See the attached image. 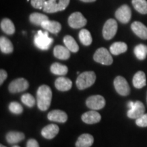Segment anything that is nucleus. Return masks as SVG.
<instances>
[{"label": "nucleus", "mask_w": 147, "mask_h": 147, "mask_svg": "<svg viewBox=\"0 0 147 147\" xmlns=\"http://www.w3.org/2000/svg\"><path fill=\"white\" fill-rule=\"evenodd\" d=\"M53 42V38L49 36L47 32L40 30L34 36V44L37 48L42 51H47L51 47Z\"/></svg>", "instance_id": "4"}, {"label": "nucleus", "mask_w": 147, "mask_h": 147, "mask_svg": "<svg viewBox=\"0 0 147 147\" xmlns=\"http://www.w3.org/2000/svg\"><path fill=\"white\" fill-rule=\"evenodd\" d=\"M132 4L134 8L140 14H147L146 0H132Z\"/></svg>", "instance_id": "30"}, {"label": "nucleus", "mask_w": 147, "mask_h": 147, "mask_svg": "<svg viewBox=\"0 0 147 147\" xmlns=\"http://www.w3.org/2000/svg\"><path fill=\"white\" fill-rule=\"evenodd\" d=\"M94 142L93 136L89 134H82L77 140L76 147H90Z\"/></svg>", "instance_id": "20"}, {"label": "nucleus", "mask_w": 147, "mask_h": 147, "mask_svg": "<svg viewBox=\"0 0 147 147\" xmlns=\"http://www.w3.org/2000/svg\"><path fill=\"white\" fill-rule=\"evenodd\" d=\"M49 20V17L45 14L38 13V12H35L32 13L29 16V21L33 24L36 25H40L41 26L42 24L44 22Z\"/></svg>", "instance_id": "28"}, {"label": "nucleus", "mask_w": 147, "mask_h": 147, "mask_svg": "<svg viewBox=\"0 0 147 147\" xmlns=\"http://www.w3.org/2000/svg\"><path fill=\"white\" fill-rule=\"evenodd\" d=\"M41 27L43 29H45L46 31L49 32L52 34H58L61 29V24L57 21H49L47 20L44 22L42 24Z\"/></svg>", "instance_id": "18"}, {"label": "nucleus", "mask_w": 147, "mask_h": 147, "mask_svg": "<svg viewBox=\"0 0 147 147\" xmlns=\"http://www.w3.org/2000/svg\"><path fill=\"white\" fill-rule=\"evenodd\" d=\"M127 50V46L125 42H117L110 46V51L114 55H119L121 53H125Z\"/></svg>", "instance_id": "22"}, {"label": "nucleus", "mask_w": 147, "mask_h": 147, "mask_svg": "<svg viewBox=\"0 0 147 147\" xmlns=\"http://www.w3.org/2000/svg\"><path fill=\"white\" fill-rule=\"evenodd\" d=\"M63 42L65 47H67L71 52L77 53L78 51L79 47L73 37L71 36H65L63 38Z\"/></svg>", "instance_id": "27"}, {"label": "nucleus", "mask_w": 147, "mask_h": 147, "mask_svg": "<svg viewBox=\"0 0 147 147\" xmlns=\"http://www.w3.org/2000/svg\"><path fill=\"white\" fill-rule=\"evenodd\" d=\"M136 124L141 127H147V114H144L140 117L138 118L136 121Z\"/></svg>", "instance_id": "34"}, {"label": "nucleus", "mask_w": 147, "mask_h": 147, "mask_svg": "<svg viewBox=\"0 0 147 147\" xmlns=\"http://www.w3.org/2000/svg\"><path fill=\"white\" fill-rule=\"evenodd\" d=\"M134 103H135V102H131H131H128V105H127L128 107L129 108H131L133 107V106L134 105Z\"/></svg>", "instance_id": "38"}, {"label": "nucleus", "mask_w": 147, "mask_h": 147, "mask_svg": "<svg viewBox=\"0 0 147 147\" xmlns=\"http://www.w3.org/2000/svg\"><path fill=\"white\" fill-rule=\"evenodd\" d=\"M146 101H147V95H146Z\"/></svg>", "instance_id": "42"}, {"label": "nucleus", "mask_w": 147, "mask_h": 147, "mask_svg": "<svg viewBox=\"0 0 147 147\" xmlns=\"http://www.w3.org/2000/svg\"><path fill=\"white\" fill-rule=\"evenodd\" d=\"M115 16L122 23H127L131 19V11L127 5H123L116 11Z\"/></svg>", "instance_id": "11"}, {"label": "nucleus", "mask_w": 147, "mask_h": 147, "mask_svg": "<svg viewBox=\"0 0 147 147\" xmlns=\"http://www.w3.org/2000/svg\"><path fill=\"white\" fill-rule=\"evenodd\" d=\"M27 147H40L38 141L35 139H30L27 141Z\"/></svg>", "instance_id": "37"}, {"label": "nucleus", "mask_w": 147, "mask_h": 147, "mask_svg": "<svg viewBox=\"0 0 147 147\" xmlns=\"http://www.w3.org/2000/svg\"><path fill=\"white\" fill-rule=\"evenodd\" d=\"M29 87V82L26 79L18 78L14 80L9 84V91L12 93H16L23 92L27 90Z\"/></svg>", "instance_id": "9"}, {"label": "nucleus", "mask_w": 147, "mask_h": 147, "mask_svg": "<svg viewBox=\"0 0 147 147\" xmlns=\"http://www.w3.org/2000/svg\"><path fill=\"white\" fill-rule=\"evenodd\" d=\"M56 89L61 91H69L72 86V82L70 79L65 77H59L55 80V83Z\"/></svg>", "instance_id": "17"}, {"label": "nucleus", "mask_w": 147, "mask_h": 147, "mask_svg": "<svg viewBox=\"0 0 147 147\" xmlns=\"http://www.w3.org/2000/svg\"><path fill=\"white\" fill-rule=\"evenodd\" d=\"M69 3V0H47L43 7V11L47 13H55L65 10Z\"/></svg>", "instance_id": "3"}, {"label": "nucleus", "mask_w": 147, "mask_h": 147, "mask_svg": "<svg viewBox=\"0 0 147 147\" xmlns=\"http://www.w3.org/2000/svg\"><path fill=\"white\" fill-rule=\"evenodd\" d=\"M59 131V128L57 125L50 124L45 126L42 129V136L46 139H53L57 135Z\"/></svg>", "instance_id": "16"}, {"label": "nucleus", "mask_w": 147, "mask_h": 147, "mask_svg": "<svg viewBox=\"0 0 147 147\" xmlns=\"http://www.w3.org/2000/svg\"><path fill=\"white\" fill-rule=\"evenodd\" d=\"M96 80V75L94 71H87L79 74L76 84L78 89L83 90L93 85Z\"/></svg>", "instance_id": "2"}, {"label": "nucleus", "mask_w": 147, "mask_h": 147, "mask_svg": "<svg viewBox=\"0 0 147 147\" xmlns=\"http://www.w3.org/2000/svg\"><path fill=\"white\" fill-rule=\"evenodd\" d=\"M86 105L89 108L93 110H101L106 105L104 97L100 95H92L86 100Z\"/></svg>", "instance_id": "8"}, {"label": "nucleus", "mask_w": 147, "mask_h": 147, "mask_svg": "<svg viewBox=\"0 0 147 147\" xmlns=\"http://www.w3.org/2000/svg\"><path fill=\"white\" fill-rule=\"evenodd\" d=\"M7 77H8V74H7L6 71L1 69L0 70V84L1 85L3 84L5 79L7 78Z\"/></svg>", "instance_id": "36"}, {"label": "nucleus", "mask_w": 147, "mask_h": 147, "mask_svg": "<svg viewBox=\"0 0 147 147\" xmlns=\"http://www.w3.org/2000/svg\"><path fill=\"white\" fill-rule=\"evenodd\" d=\"M79 39L81 43L84 46H89L92 43V37L91 34L87 29H82L79 32Z\"/></svg>", "instance_id": "29"}, {"label": "nucleus", "mask_w": 147, "mask_h": 147, "mask_svg": "<svg viewBox=\"0 0 147 147\" xmlns=\"http://www.w3.org/2000/svg\"><path fill=\"white\" fill-rule=\"evenodd\" d=\"M53 54L55 57L61 60H67L70 57L69 49L67 47L61 45H57L54 48Z\"/></svg>", "instance_id": "19"}, {"label": "nucleus", "mask_w": 147, "mask_h": 147, "mask_svg": "<svg viewBox=\"0 0 147 147\" xmlns=\"http://www.w3.org/2000/svg\"><path fill=\"white\" fill-rule=\"evenodd\" d=\"M25 139V134L20 131H10L6 135V140L9 144H16Z\"/></svg>", "instance_id": "23"}, {"label": "nucleus", "mask_w": 147, "mask_h": 147, "mask_svg": "<svg viewBox=\"0 0 147 147\" xmlns=\"http://www.w3.org/2000/svg\"><path fill=\"white\" fill-rule=\"evenodd\" d=\"M0 49L5 54H10L14 51L12 43L10 40L5 37H1L0 38Z\"/></svg>", "instance_id": "24"}, {"label": "nucleus", "mask_w": 147, "mask_h": 147, "mask_svg": "<svg viewBox=\"0 0 147 147\" xmlns=\"http://www.w3.org/2000/svg\"><path fill=\"white\" fill-rule=\"evenodd\" d=\"M131 29L133 32L143 40H147V27L144 24L139 21H135L131 24Z\"/></svg>", "instance_id": "14"}, {"label": "nucleus", "mask_w": 147, "mask_h": 147, "mask_svg": "<svg viewBox=\"0 0 147 147\" xmlns=\"http://www.w3.org/2000/svg\"><path fill=\"white\" fill-rule=\"evenodd\" d=\"M134 54L139 60H144L147 55V46L138 45L134 48Z\"/></svg>", "instance_id": "31"}, {"label": "nucleus", "mask_w": 147, "mask_h": 147, "mask_svg": "<svg viewBox=\"0 0 147 147\" xmlns=\"http://www.w3.org/2000/svg\"><path fill=\"white\" fill-rule=\"evenodd\" d=\"M93 59L97 63L104 65H110L113 63V59L107 49L105 48H100L95 51Z\"/></svg>", "instance_id": "5"}, {"label": "nucleus", "mask_w": 147, "mask_h": 147, "mask_svg": "<svg viewBox=\"0 0 147 147\" xmlns=\"http://www.w3.org/2000/svg\"><path fill=\"white\" fill-rule=\"evenodd\" d=\"M82 120L87 124L97 123L101 121L102 117L100 114L95 110H91L87 112L82 115Z\"/></svg>", "instance_id": "13"}, {"label": "nucleus", "mask_w": 147, "mask_h": 147, "mask_svg": "<svg viewBox=\"0 0 147 147\" xmlns=\"http://www.w3.org/2000/svg\"><path fill=\"white\" fill-rule=\"evenodd\" d=\"M145 107L142 102L136 101L134 103L133 107L129 108L127 111V117L132 119H137L144 114Z\"/></svg>", "instance_id": "12"}, {"label": "nucleus", "mask_w": 147, "mask_h": 147, "mask_svg": "<svg viewBox=\"0 0 147 147\" xmlns=\"http://www.w3.org/2000/svg\"><path fill=\"white\" fill-rule=\"evenodd\" d=\"M118 29V25L117 21L113 18L108 19L104 24L103 27L102 34L105 40H111L117 34Z\"/></svg>", "instance_id": "6"}, {"label": "nucleus", "mask_w": 147, "mask_h": 147, "mask_svg": "<svg viewBox=\"0 0 147 147\" xmlns=\"http://www.w3.org/2000/svg\"><path fill=\"white\" fill-rule=\"evenodd\" d=\"M47 0H31L32 6L36 9H43L45 3Z\"/></svg>", "instance_id": "35"}, {"label": "nucleus", "mask_w": 147, "mask_h": 147, "mask_svg": "<svg viewBox=\"0 0 147 147\" xmlns=\"http://www.w3.org/2000/svg\"><path fill=\"white\" fill-rule=\"evenodd\" d=\"M49 120L57 123H65L67 120V115L61 110H53L48 114Z\"/></svg>", "instance_id": "15"}, {"label": "nucleus", "mask_w": 147, "mask_h": 147, "mask_svg": "<svg viewBox=\"0 0 147 147\" xmlns=\"http://www.w3.org/2000/svg\"><path fill=\"white\" fill-rule=\"evenodd\" d=\"M21 101L25 105L29 108L33 107L36 104V100H35L34 97L29 93H25L22 95Z\"/></svg>", "instance_id": "32"}, {"label": "nucleus", "mask_w": 147, "mask_h": 147, "mask_svg": "<svg viewBox=\"0 0 147 147\" xmlns=\"http://www.w3.org/2000/svg\"><path fill=\"white\" fill-rule=\"evenodd\" d=\"M133 85L136 89H142L146 84V75L142 71H138L135 74L133 78Z\"/></svg>", "instance_id": "21"}, {"label": "nucleus", "mask_w": 147, "mask_h": 147, "mask_svg": "<svg viewBox=\"0 0 147 147\" xmlns=\"http://www.w3.org/2000/svg\"><path fill=\"white\" fill-rule=\"evenodd\" d=\"M115 90L119 95L127 96L130 93V87L126 79L123 76H117L114 80Z\"/></svg>", "instance_id": "7"}, {"label": "nucleus", "mask_w": 147, "mask_h": 147, "mask_svg": "<svg viewBox=\"0 0 147 147\" xmlns=\"http://www.w3.org/2000/svg\"><path fill=\"white\" fill-rule=\"evenodd\" d=\"M53 93L49 86H40L37 91V104L38 107L42 111H45L50 107L52 100Z\"/></svg>", "instance_id": "1"}, {"label": "nucleus", "mask_w": 147, "mask_h": 147, "mask_svg": "<svg viewBox=\"0 0 147 147\" xmlns=\"http://www.w3.org/2000/svg\"><path fill=\"white\" fill-rule=\"evenodd\" d=\"M87 22V19L79 12H74L68 18L69 25L74 29L82 28L85 26Z\"/></svg>", "instance_id": "10"}, {"label": "nucleus", "mask_w": 147, "mask_h": 147, "mask_svg": "<svg viewBox=\"0 0 147 147\" xmlns=\"http://www.w3.org/2000/svg\"><path fill=\"white\" fill-rule=\"evenodd\" d=\"M1 29L6 34L12 35L15 32L14 23L9 18H3L1 22Z\"/></svg>", "instance_id": "25"}, {"label": "nucleus", "mask_w": 147, "mask_h": 147, "mask_svg": "<svg viewBox=\"0 0 147 147\" xmlns=\"http://www.w3.org/2000/svg\"><path fill=\"white\" fill-rule=\"evenodd\" d=\"M13 147H20V146H18V145H15V146H14Z\"/></svg>", "instance_id": "41"}, {"label": "nucleus", "mask_w": 147, "mask_h": 147, "mask_svg": "<svg viewBox=\"0 0 147 147\" xmlns=\"http://www.w3.org/2000/svg\"><path fill=\"white\" fill-rule=\"evenodd\" d=\"M8 108L11 113L15 114V115H20V114H21L23 111V106H22L19 103L16 102H11L10 105H9Z\"/></svg>", "instance_id": "33"}, {"label": "nucleus", "mask_w": 147, "mask_h": 147, "mask_svg": "<svg viewBox=\"0 0 147 147\" xmlns=\"http://www.w3.org/2000/svg\"><path fill=\"white\" fill-rule=\"evenodd\" d=\"M51 71L55 75L65 76L68 71V68L65 65H62L59 63H54L51 66Z\"/></svg>", "instance_id": "26"}, {"label": "nucleus", "mask_w": 147, "mask_h": 147, "mask_svg": "<svg viewBox=\"0 0 147 147\" xmlns=\"http://www.w3.org/2000/svg\"><path fill=\"white\" fill-rule=\"evenodd\" d=\"M80 1H84V2H94L96 0H80Z\"/></svg>", "instance_id": "39"}, {"label": "nucleus", "mask_w": 147, "mask_h": 147, "mask_svg": "<svg viewBox=\"0 0 147 147\" xmlns=\"http://www.w3.org/2000/svg\"><path fill=\"white\" fill-rule=\"evenodd\" d=\"M0 147H6V146H5L4 145H3V144H1L0 145Z\"/></svg>", "instance_id": "40"}]
</instances>
